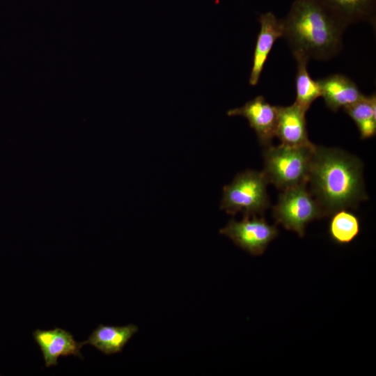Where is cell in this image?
Wrapping results in <instances>:
<instances>
[{
	"label": "cell",
	"instance_id": "2",
	"mask_svg": "<svg viewBox=\"0 0 376 376\" xmlns=\"http://www.w3.org/2000/svg\"><path fill=\"white\" fill-rule=\"evenodd\" d=\"M282 22V38L293 55L301 54L308 60L328 61L342 49L346 28L317 0H295Z\"/></svg>",
	"mask_w": 376,
	"mask_h": 376
},
{
	"label": "cell",
	"instance_id": "8",
	"mask_svg": "<svg viewBox=\"0 0 376 376\" xmlns=\"http://www.w3.org/2000/svg\"><path fill=\"white\" fill-rule=\"evenodd\" d=\"M260 31L258 33L253 54L252 66L249 84L256 86L260 80L269 54L279 38L283 37L282 19H279L273 13L267 12L258 18Z\"/></svg>",
	"mask_w": 376,
	"mask_h": 376
},
{
	"label": "cell",
	"instance_id": "4",
	"mask_svg": "<svg viewBox=\"0 0 376 376\" xmlns=\"http://www.w3.org/2000/svg\"><path fill=\"white\" fill-rule=\"evenodd\" d=\"M267 182L263 172L247 170L237 173L232 182L226 185L220 208L235 215H261L269 205L266 189Z\"/></svg>",
	"mask_w": 376,
	"mask_h": 376
},
{
	"label": "cell",
	"instance_id": "15",
	"mask_svg": "<svg viewBox=\"0 0 376 376\" xmlns=\"http://www.w3.org/2000/svg\"><path fill=\"white\" fill-rule=\"evenodd\" d=\"M354 121L362 139H369L376 133V95H365L344 109Z\"/></svg>",
	"mask_w": 376,
	"mask_h": 376
},
{
	"label": "cell",
	"instance_id": "16",
	"mask_svg": "<svg viewBox=\"0 0 376 376\" xmlns=\"http://www.w3.org/2000/svg\"><path fill=\"white\" fill-rule=\"evenodd\" d=\"M359 231V220L353 213L340 210L332 214L329 232L336 243H350L358 235Z\"/></svg>",
	"mask_w": 376,
	"mask_h": 376
},
{
	"label": "cell",
	"instance_id": "7",
	"mask_svg": "<svg viewBox=\"0 0 376 376\" xmlns=\"http://www.w3.org/2000/svg\"><path fill=\"white\" fill-rule=\"evenodd\" d=\"M228 116L244 117L255 131L259 143L267 147L275 136L277 106L269 104L263 95H258L243 106L230 109Z\"/></svg>",
	"mask_w": 376,
	"mask_h": 376
},
{
	"label": "cell",
	"instance_id": "14",
	"mask_svg": "<svg viewBox=\"0 0 376 376\" xmlns=\"http://www.w3.org/2000/svg\"><path fill=\"white\" fill-rule=\"evenodd\" d=\"M293 56L297 63L295 102L307 111L313 102L321 96L320 88L318 81L314 80L308 71V58L301 54H294Z\"/></svg>",
	"mask_w": 376,
	"mask_h": 376
},
{
	"label": "cell",
	"instance_id": "3",
	"mask_svg": "<svg viewBox=\"0 0 376 376\" xmlns=\"http://www.w3.org/2000/svg\"><path fill=\"white\" fill-rule=\"evenodd\" d=\"M315 147V145L297 147L281 143L265 147L262 172L267 183L282 190L306 185Z\"/></svg>",
	"mask_w": 376,
	"mask_h": 376
},
{
	"label": "cell",
	"instance_id": "13",
	"mask_svg": "<svg viewBox=\"0 0 376 376\" xmlns=\"http://www.w3.org/2000/svg\"><path fill=\"white\" fill-rule=\"evenodd\" d=\"M138 327L133 324L125 326H107L100 324L83 341L84 345H91L107 355L120 352L134 334Z\"/></svg>",
	"mask_w": 376,
	"mask_h": 376
},
{
	"label": "cell",
	"instance_id": "11",
	"mask_svg": "<svg viewBox=\"0 0 376 376\" xmlns=\"http://www.w3.org/2000/svg\"><path fill=\"white\" fill-rule=\"evenodd\" d=\"M345 28L366 22L375 28L376 0H317Z\"/></svg>",
	"mask_w": 376,
	"mask_h": 376
},
{
	"label": "cell",
	"instance_id": "1",
	"mask_svg": "<svg viewBox=\"0 0 376 376\" xmlns=\"http://www.w3.org/2000/svg\"><path fill=\"white\" fill-rule=\"evenodd\" d=\"M308 190L324 216L355 207L366 200L362 162L336 148L315 147L309 170Z\"/></svg>",
	"mask_w": 376,
	"mask_h": 376
},
{
	"label": "cell",
	"instance_id": "5",
	"mask_svg": "<svg viewBox=\"0 0 376 376\" xmlns=\"http://www.w3.org/2000/svg\"><path fill=\"white\" fill-rule=\"evenodd\" d=\"M273 216L276 224L297 233L299 237L304 235L309 222L324 217L306 185L283 190L273 207Z\"/></svg>",
	"mask_w": 376,
	"mask_h": 376
},
{
	"label": "cell",
	"instance_id": "12",
	"mask_svg": "<svg viewBox=\"0 0 376 376\" xmlns=\"http://www.w3.org/2000/svg\"><path fill=\"white\" fill-rule=\"evenodd\" d=\"M321 96L332 111L345 109L360 100L363 94L356 83L342 74H332L317 80Z\"/></svg>",
	"mask_w": 376,
	"mask_h": 376
},
{
	"label": "cell",
	"instance_id": "6",
	"mask_svg": "<svg viewBox=\"0 0 376 376\" xmlns=\"http://www.w3.org/2000/svg\"><path fill=\"white\" fill-rule=\"evenodd\" d=\"M219 233L253 256L262 255L278 235L276 226L257 215L244 216L239 221L231 219Z\"/></svg>",
	"mask_w": 376,
	"mask_h": 376
},
{
	"label": "cell",
	"instance_id": "10",
	"mask_svg": "<svg viewBox=\"0 0 376 376\" xmlns=\"http://www.w3.org/2000/svg\"><path fill=\"white\" fill-rule=\"evenodd\" d=\"M306 111L295 102L289 106H277L275 136L281 144L289 146H311L308 136Z\"/></svg>",
	"mask_w": 376,
	"mask_h": 376
},
{
	"label": "cell",
	"instance_id": "9",
	"mask_svg": "<svg viewBox=\"0 0 376 376\" xmlns=\"http://www.w3.org/2000/svg\"><path fill=\"white\" fill-rule=\"evenodd\" d=\"M33 336L47 368L57 366L60 357L73 355L83 358L81 352L83 343L76 341L73 335L67 330L58 327L50 330L37 329L33 332Z\"/></svg>",
	"mask_w": 376,
	"mask_h": 376
}]
</instances>
